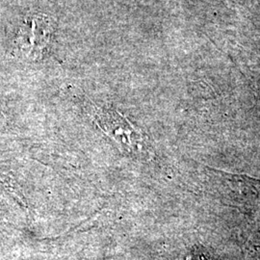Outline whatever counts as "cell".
I'll list each match as a JSON object with an SVG mask.
<instances>
[{
  "label": "cell",
  "instance_id": "6da1fadb",
  "mask_svg": "<svg viewBox=\"0 0 260 260\" xmlns=\"http://www.w3.org/2000/svg\"><path fill=\"white\" fill-rule=\"evenodd\" d=\"M56 30V20L47 14H33L26 18L16 40L17 55L29 60L42 59L50 47Z\"/></svg>",
  "mask_w": 260,
  "mask_h": 260
},
{
  "label": "cell",
  "instance_id": "7a4b0ae2",
  "mask_svg": "<svg viewBox=\"0 0 260 260\" xmlns=\"http://www.w3.org/2000/svg\"><path fill=\"white\" fill-rule=\"evenodd\" d=\"M93 117L99 126L115 141L122 150L131 154L145 151L143 133L119 112L107 108H95Z\"/></svg>",
  "mask_w": 260,
  "mask_h": 260
},
{
  "label": "cell",
  "instance_id": "3957f363",
  "mask_svg": "<svg viewBox=\"0 0 260 260\" xmlns=\"http://www.w3.org/2000/svg\"><path fill=\"white\" fill-rule=\"evenodd\" d=\"M205 169L208 177L213 179L223 193L229 194L231 199L245 202V204L260 202V179L208 166Z\"/></svg>",
  "mask_w": 260,
  "mask_h": 260
}]
</instances>
